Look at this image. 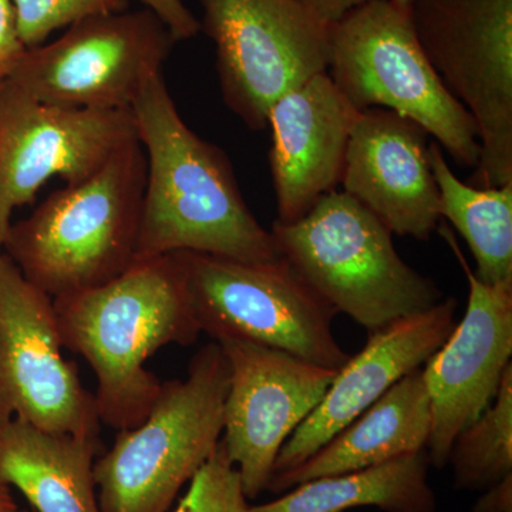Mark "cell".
Wrapping results in <instances>:
<instances>
[{
    "mask_svg": "<svg viewBox=\"0 0 512 512\" xmlns=\"http://www.w3.org/2000/svg\"><path fill=\"white\" fill-rule=\"evenodd\" d=\"M131 110L147 157L136 262L174 252L281 258L274 235L242 197L227 154L181 119L163 73L148 80Z\"/></svg>",
    "mask_w": 512,
    "mask_h": 512,
    "instance_id": "6da1fadb",
    "label": "cell"
},
{
    "mask_svg": "<svg viewBox=\"0 0 512 512\" xmlns=\"http://www.w3.org/2000/svg\"><path fill=\"white\" fill-rule=\"evenodd\" d=\"M63 348L89 363L101 424L133 429L156 403L163 382L147 360L168 345L190 346L201 328L177 254L136 262L119 278L53 299Z\"/></svg>",
    "mask_w": 512,
    "mask_h": 512,
    "instance_id": "7a4b0ae2",
    "label": "cell"
},
{
    "mask_svg": "<svg viewBox=\"0 0 512 512\" xmlns=\"http://www.w3.org/2000/svg\"><path fill=\"white\" fill-rule=\"evenodd\" d=\"M146 178L144 148L131 141L10 225L3 254L52 299L106 285L136 262Z\"/></svg>",
    "mask_w": 512,
    "mask_h": 512,
    "instance_id": "3957f363",
    "label": "cell"
},
{
    "mask_svg": "<svg viewBox=\"0 0 512 512\" xmlns=\"http://www.w3.org/2000/svg\"><path fill=\"white\" fill-rule=\"evenodd\" d=\"M271 232L303 281L369 333L444 299L436 282L400 258L392 232L346 192H329L301 220L275 221Z\"/></svg>",
    "mask_w": 512,
    "mask_h": 512,
    "instance_id": "277c9868",
    "label": "cell"
},
{
    "mask_svg": "<svg viewBox=\"0 0 512 512\" xmlns=\"http://www.w3.org/2000/svg\"><path fill=\"white\" fill-rule=\"evenodd\" d=\"M229 365L220 343L202 346L185 380L163 383L156 403L94 463L101 512H168L220 446Z\"/></svg>",
    "mask_w": 512,
    "mask_h": 512,
    "instance_id": "5b68a950",
    "label": "cell"
},
{
    "mask_svg": "<svg viewBox=\"0 0 512 512\" xmlns=\"http://www.w3.org/2000/svg\"><path fill=\"white\" fill-rule=\"evenodd\" d=\"M328 74L357 111L392 110L423 127L458 165L477 167L476 121L424 55L409 9L372 0L332 25Z\"/></svg>",
    "mask_w": 512,
    "mask_h": 512,
    "instance_id": "8992f818",
    "label": "cell"
},
{
    "mask_svg": "<svg viewBox=\"0 0 512 512\" xmlns=\"http://www.w3.org/2000/svg\"><path fill=\"white\" fill-rule=\"evenodd\" d=\"M201 332L238 339L338 370L350 357L333 335L336 312L284 258L242 262L175 252Z\"/></svg>",
    "mask_w": 512,
    "mask_h": 512,
    "instance_id": "52a82bcc",
    "label": "cell"
},
{
    "mask_svg": "<svg viewBox=\"0 0 512 512\" xmlns=\"http://www.w3.org/2000/svg\"><path fill=\"white\" fill-rule=\"evenodd\" d=\"M424 55L476 121V187L512 183V0H414Z\"/></svg>",
    "mask_w": 512,
    "mask_h": 512,
    "instance_id": "ba28073f",
    "label": "cell"
},
{
    "mask_svg": "<svg viewBox=\"0 0 512 512\" xmlns=\"http://www.w3.org/2000/svg\"><path fill=\"white\" fill-rule=\"evenodd\" d=\"M177 42L150 9L90 16L55 42L26 50L6 79L50 106L131 110Z\"/></svg>",
    "mask_w": 512,
    "mask_h": 512,
    "instance_id": "9c48e42d",
    "label": "cell"
},
{
    "mask_svg": "<svg viewBox=\"0 0 512 512\" xmlns=\"http://www.w3.org/2000/svg\"><path fill=\"white\" fill-rule=\"evenodd\" d=\"M201 30L217 52L225 104L264 130L275 101L330 63L332 25L298 0H200Z\"/></svg>",
    "mask_w": 512,
    "mask_h": 512,
    "instance_id": "30bf717a",
    "label": "cell"
},
{
    "mask_svg": "<svg viewBox=\"0 0 512 512\" xmlns=\"http://www.w3.org/2000/svg\"><path fill=\"white\" fill-rule=\"evenodd\" d=\"M53 299L0 254V424L28 421L50 433L99 436L94 394L63 357Z\"/></svg>",
    "mask_w": 512,
    "mask_h": 512,
    "instance_id": "8fae6325",
    "label": "cell"
},
{
    "mask_svg": "<svg viewBox=\"0 0 512 512\" xmlns=\"http://www.w3.org/2000/svg\"><path fill=\"white\" fill-rule=\"evenodd\" d=\"M133 110L64 109L5 79L0 86V254L16 208L53 177L66 185L92 177L136 141Z\"/></svg>",
    "mask_w": 512,
    "mask_h": 512,
    "instance_id": "7c38bea8",
    "label": "cell"
},
{
    "mask_svg": "<svg viewBox=\"0 0 512 512\" xmlns=\"http://www.w3.org/2000/svg\"><path fill=\"white\" fill-rule=\"evenodd\" d=\"M218 343L229 365L221 441L245 495L256 500L279 451L322 402L336 370L245 340Z\"/></svg>",
    "mask_w": 512,
    "mask_h": 512,
    "instance_id": "4fadbf2b",
    "label": "cell"
},
{
    "mask_svg": "<svg viewBox=\"0 0 512 512\" xmlns=\"http://www.w3.org/2000/svg\"><path fill=\"white\" fill-rule=\"evenodd\" d=\"M437 232L468 282L463 319L423 367L431 410L426 453L430 466L441 470L458 434L490 406L512 365V286L481 282L450 228L441 222Z\"/></svg>",
    "mask_w": 512,
    "mask_h": 512,
    "instance_id": "5bb4252c",
    "label": "cell"
},
{
    "mask_svg": "<svg viewBox=\"0 0 512 512\" xmlns=\"http://www.w3.org/2000/svg\"><path fill=\"white\" fill-rule=\"evenodd\" d=\"M340 185L392 234L429 241L439 228L429 134L392 110L357 114Z\"/></svg>",
    "mask_w": 512,
    "mask_h": 512,
    "instance_id": "9a60e30c",
    "label": "cell"
},
{
    "mask_svg": "<svg viewBox=\"0 0 512 512\" xmlns=\"http://www.w3.org/2000/svg\"><path fill=\"white\" fill-rule=\"evenodd\" d=\"M456 309V299L446 298L369 333L365 348L336 370L322 402L281 448L271 478L308 460L400 379L423 367L456 326Z\"/></svg>",
    "mask_w": 512,
    "mask_h": 512,
    "instance_id": "2e32d148",
    "label": "cell"
},
{
    "mask_svg": "<svg viewBox=\"0 0 512 512\" xmlns=\"http://www.w3.org/2000/svg\"><path fill=\"white\" fill-rule=\"evenodd\" d=\"M357 111L339 92L328 72L275 101L268 113L269 151L276 222L301 220L320 198L342 183L350 131Z\"/></svg>",
    "mask_w": 512,
    "mask_h": 512,
    "instance_id": "e0dca14e",
    "label": "cell"
},
{
    "mask_svg": "<svg viewBox=\"0 0 512 512\" xmlns=\"http://www.w3.org/2000/svg\"><path fill=\"white\" fill-rule=\"evenodd\" d=\"M431 433L423 367L413 370L298 467L272 477L266 491L284 494L315 478L377 466L426 451Z\"/></svg>",
    "mask_w": 512,
    "mask_h": 512,
    "instance_id": "ac0fdd59",
    "label": "cell"
},
{
    "mask_svg": "<svg viewBox=\"0 0 512 512\" xmlns=\"http://www.w3.org/2000/svg\"><path fill=\"white\" fill-rule=\"evenodd\" d=\"M99 436L50 433L28 421L0 424V483L37 512H101L93 467Z\"/></svg>",
    "mask_w": 512,
    "mask_h": 512,
    "instance_id": "d6986e66",
    "label": "cell"
},
{
    "mask_svg": "<svg viewBox=\"0 0 512 512\" xmlns=\"http://www.w3.org/2000/svg\"><path fill=\"white\" fill-rule=\"evenodd\" d=\"M426 451L377 466L315 478L248 512H346L376 507L384 512H436Z\"/></svg>",
    "mask_w": 512,
    "mask_h": 512,
    "instance_id": "ffe728a7",
    "label": "cell"
},
{
    "mask_svg": "<svg viewBox=\"0 0 512 512\" xmlns=\"http://www.w3.org/2000/svg\"><path fill=\"white\" fill-rule=\"evenodd\" d=\"M431 170L439 190L440 215L470 248L477 279L512 286V183L481 188L463 183L437 143L430 144Z\"/></svg>",
    "mask_w": 512,
    "mask_h": 512,
    "instance_id": "44dd1931",
    "label": "cell"
},
{
    "mask_svg": "<svg viewBox=\"0 0 512 512\" xmlns=\"http://www.w3.org/2000/svg\"><path fill=\"white\" fill-rule=\"evenodd\" d=\"M447 464L458 490L485 491L512 476V365L490 406L454 440Z\"/></svg>",
    "mask_w": 512,
    "mask_h": 512,
    "instance_id": "7402d4cb",
    "label": "cell"
},
{
    "mask_svg": "<svg viewBox=\"0 0 512 512\" xmlns=\"http://www.w3.org/2000/svg\"><path fill=\"white\" fill-rule=\"evenodd\" d=\"M19 36L26 49L45 45L56 30L106 13L123 12L130 0H13Z\"/></svg>",
    "mask_w": 512,
    "mask_h": 512,
    "instance_id": "603a6c76",
    "label": "cell"
},
{
    "mask_svg": "<svg viewBox=\"0 0 512 512\" xmlns=\"http://www.w3.org/2000/svg\"><path fill=\"white\" fill-rule=\"evenodd\" d=\"M248 501L237 467L220 441L214 454L191 478L174 512H248Z\"/></svg>",
    "mask_w": 512,
    "mask_h": 512,
    "instance_id": "cb8c5ba5",
    "label": "cell"
},
{
    "mask_svg": "<svg viewBox=\"0 0 512 512\" xmlns=\"http://www.w3.org/2000/svg\"><path fill=\"white\" fill-rule=\"evenodd\" d=\"M13 0H0V77L6 79L26 53Z\"/></svg>",
    "mask_w": 512,
    "mask_h": 512,
    "instance_id": "d4e9b609",
    "label": "cell"
},
{
    "mask_svg": "<svg viewBox=\"0 0 512 512\" xmlns=\"http://www.w3.org/2000/svg\"><path fill=\"white\" fill-rule=\"evenodd\" d=\"M140 2L163 20L178 42L191 39L201 32L200 20L192 15L183 0H140Z\"/></svg>",
    "mask_w": 512,
    "mask_h": 512,
    "instance_id": "484cf974",
    "label": "cell"
},
{
    "mask_svg": "<svg viewBox=\"0 0 512 512\" xmlns=\"http://www.w3.org/2000/svg\"><path fill=\"white\" fill-rule=\"evenodd\" d=\"M306 9L320 20L335 25L340 19L345 18L349 12L372 2V0H298Z\"/></svg>",
    "mask_w": 512,
    "mask_h": 512,
    "instance_id": "4316f807",
    "label": "cell"
},
{
    "mask_svg": "<svg viewBox=\"0 0 512 512\" xmlns=\"http://www.w3.org/2000/svg\"><path fill=\"white\" fill-rule=\"evenodd\" d=\"M473 512H512V476L485 490Z\"/></svg>",
    "mask_w": 512,
    "mask_h": 512,
    "instance_id": "83f0119b",
    "label": "cell"
},
{
    "mask_svg": "<svg viewBox=\"0 0 512 512\" xmlns=\"http://www.w3.org/2000/svg\"><path fill=\"white\" fill-rule=\"evenodd\" d=\"M18 510L8 485L0 483V512H15Z\"/></svg>",
    "mask_w": 512,
    "mask_h": 512,
    "instance_id": "f1b7e54d",
    "label": "cell"
},
{
    "mask_svg": "<svg viewBox=\"0 0 512 512\" xmlns=\"http://www.w3.org/2000/svg\"><path fill=\"white\" fill-rule=\"evenodd\" d=\"M392 2L396 3V5L400 6V8L409 9L414 0H392Z\"/></svg>",
    "mask_w": 512,
    "mask_h": 512,
    "instance_id": "f546056e",
    "label": "cell"
},
{
    "mask_svg": "<svg viewBox=\"0 0 512 512\" xmlns=\"http://www.w3.org/2000/svg\"><path fill=\"white\" fill-rule=\"evenodd\" d=\"M3 80H5V79H3V77H0V86H2Z\"/></svg>",
    "mask_w": 512,
    "mask_h": 512,
    "instance_id": "4dcf8cb0",
    "label": "cell"
},
{
    "mask_svg": "<svg viewBox=\"0 0 512 512\" xmlns=\"http://www.w3.org/2000/svg\"><path fill=\"white\" fill-rule=\"evenodd\" d=\"M15 512H29V511L19 510V508H18V510H16Z\"/></svg>",
    "mask_w": 512,
    "mask_h": 512,
    "instance_id": "1f68e13d",
    "label": "cell"
}]
</instances>
